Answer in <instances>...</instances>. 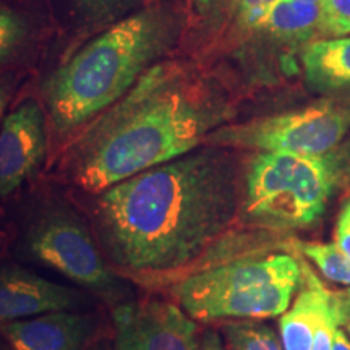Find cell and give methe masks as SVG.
Wrapping results in <instances>:
<instances>
[{
	"label": "cell",
	"mask_w": 350,
	"mask_h": 350,
	"mask_svg": "<svg viewBox=\"0 0 350 350\" xmlns=\"http://www.w3.org/2000/svg\"><path fill=\"white\" fill-rule=\"evenodd\" d=\"M235 211L229 156L195 150L99 193L96 239L119 273L170 274L188 268L213 247Z\"/></svg>",
	"instance_id": "cell-1"
},
{
	"label": "cell",
	"mask_w": 350,
	"mask_h": 350,
	"mask_svg": "<svg viewBox=\"0 0 350 350\" xmlns=\"http://www.w3.org/2000/svg\"><path fill=\"white\" fill-rule=\"evenodd\" d=\"M219 120L180 64L157 62L124 98L90 122L65 156V172L73 185L99 195L195 151Z\"/></svg>",
	"instance_id": "cell-2"
},
{
	"label": "cell",
	"mask_w": 350,
	"mask_h": 350,
	"mask_svg": "<svg viewBox=\"0 0 350 350\" xmlns=\"http://www.w3.org/2000/svg\"><path fill=\"white\" fill-rule=\"evenodd\" d=\"M164 8L126 16L81 47L49 78L46 99L57 135L90 124L124 98L174 39Z\"/></svg>",
	"instance_id": "cell-3"
},
{
	"label": "cell",
	"mask_w": 350,
	"mask_h": 350,
	"mask_svg": "<svg viewBox=\"0 0 350 350\" xmlns=\"http://www.w3.org/2000/svg\"><path fill=\"white\" fill-rule=\"evenodd\" d=\"M301 284V260L291 253H252L187 274L172 297L195 321L281 317Z\"/></svg>",
	"instance_id": "cell-4"
},
{
	"label": "cell",
	"mask_w": 350,
	"mask_h": 350,
	"mask_svg": "<svg viewBox=\"0 0 350 350\" xmlns=\"http://www.w3.org/2000/svg\"><path fill=\"white\" fill-rule=\"evenodd\" d=\"M342 170L334 151L325 156L256 152L245 177V216L262 229H306L326 213Z\"/></svg>",
	"instance_id": "cell-5"
},
{
	"label": "cell",
	"mask_w": 350,
	"mask_h": 350,
	"mask_svg": "<svg viewBox=\"0 0 350 350\" xmlns=\"http://www.w3.org/2000/svg\"><path fill=\"white\" fill-rule=\"evenodd\" d=\"M21 248L39 265L100 299L116 301L125 286L100 250L96 234L70 209L44 211L26 230Z\"/></svg>",
	"instance_id": "cell-6"
},
{
	"label": "cell",
	"mask_w": 350,
	"mask_h": 350,
	"mask_svg": "<svg viewBox=\"0 0 350 350\" xmlns=\"http://www.w3.org/2000/svg\"><path fill=\"white\" fill-rule=\"evenodd\" d=\"M350 130V104L327 103L262 117L214 130L206 138L216 146L255 151L325 156L339 146Z\"/></svg>",
	"instance_id": "cell-7"
},
{
	"label": "cell",
	"mask_w": 350,
	"mask_h": 350,
	"mask_svg": "<svg viewBox=\"0 0 350 350\" xmlns=\"http://www.w3.org/2000/svg\"><path fill=\"white\" fill-rule=\"evenodd\" d=\"M112 321V350H200L198 325L175 301H124Z\"/></svg>",
	"instance_id": "cell-8"
},
{
	"label": "cell",
	"mask_w": 350,
	"mask_h": 350,
	"mask_svg": "<svg viewBox=\"0 0 350 350\" xmlns=\"http://www.w3.org/2000/svg\"><path fill=\"white\" fill-rule=\"evenodd\" d=\"M47 131L41 104L28 99L0 125V200L25 185L46 159Z\"/></svg>",
	"instance_id": "cell-9"
},
{
	"label": "cell",
	"mask_w": 350,
	"mask_h": 350,
	"mask_svg": "<svg viewBox=\"0 0 350 350\" xmlns=\"http://www.w3.org/2000/svg\"><path fill=\"white\" fill-rule=\"evenodd\" d=\"M83 291L49 281L18 265L0 262V325L44 313L83 310Z\"/></svg>",
	"instance_id": "cell-10"
},
{
	"label": "cell",
	"mask_w": 350,
	"mask_h": 350,
	"mask_svg": "<svg viewBox=\"0 0 350 350\" xmlns=\"http://www.w3.org/2000/svg\"><path fill=\"white\" fill-rule=\"evenodd\" d=\"M99 326L93 313L65 310L0 325V336L12 350H86Z\"/></svg>",
	"instance_id": "cell-11"
},
{
	"label": "cell",
	"mask_w": 350,
	"mask_h": 350,
	"mask_svg": "<svg viewBox=\"0 0 350 350\" xmlns=\"http://www.w3.org/2000/svg\"><path fill=\"white\" fill-rule=\"evenodd\" d=\"M338 294L325 287L318 275L301 261V284L294 304L279 318L284 350H312L314 331Z\"/></svg>",
	"instance_id": "cell-12"
},
{
	"label": "cell",
	"mask_w": 350,
	"mask_h": 350,
	"mask_svg": "<svg viewBox=\"0 0 350 350\" xmlns=\"http://www.w3.org/2000/svg\"><path fill=\"white\" fill-rule=\"evenodd\" d=\"M304 75L310 91L339 94L350 91V36L321 39L301 54Z\"/></svg>",
	"instance_id": "cell-13"
},
{
	"label": "cell",
	"mask_w": 350,
	"mask_h": 350,
	"mask_svg": "<svg viewBox=\"0 0 350 350\" xmlns=\"http://www.w3.org/2000/svg\"><path fill=\"white\" fill-rule=\"evenodd\" d=\"M261 28L286 41H306L323 33L321 3L281 0Z\"/></svg>",
	"instance_id": "cell-14"
},
{
	"label": "cell",
	"mask_w": 350,
	"mask_h": 350,
	"mask_svg": "<svg viewBox=\"0 0 350 350\" xmlns=\"http://www.w3.org/2000/svg\"><path fill=\"white\" fill-rule=\"evenodd\" d=\"M221 336L229 350H284L273 327L261 319L226 321Z\"/></svg>",
	"instance_id": "cell-15"
},
{
	"label": "cell",
	"mask_w": 350,
	"mask_h": 350,
	"mask_svg": "<svg viewBox=\"0 0 350 350\" xmlns=\"http://www.w3.org/2000/svg\"><path fill=\"white\" fill-rule=\"evenodd\" d=\"M295 245L326 279L350 287V256L338 245L323 242H297Z\"/></svg>",
	"instance_id": "cell-16"
},
{
	"label": "cell",
	"mask_w": 350,
	"mask_h": 350,
	"mask_svg": "<svg viewBox=\"0 0 350 350\" xmlns=\"http://www.w3.org/2000/svg\"><path fill=\"white\" fill-rule=\"evenodd\" d=\"M350 318V300L349 294H338L334 301L326 310L314 331L312 350H332L336 331L342 325H347Z\"/></svg>",
	"instance_id": "cell-17"
},
{
	"label": "cell",
	"mask_w": 350,
	"mask_h": 350,
	"mask_svg": "<svg viewBox=\"0 0 350 350\" xmlns=\"http://www.w3.org/2000/svg\"><path fill=\"white\" fill-rule=\"evenodd\" d=\"M23 38V21L0 3V62L7 60L16 51Z\"/></svg>",
	"instance_id": "cell-18"
},
{
	"label": "cell",
	"mask_w": 350,
	"mask_h": 350,
	"mask_svg": "<svg viewBox=\"0 0 350 350\" xmlns=\"http://www.w3.org/2000/svg\"><path fill=\"white\" fill-rule=\"evenodd\" d=\"M321 7L325 36L350 34V0H323Z\"/></svg>",
	"instance_id": "cell-19"
},
{
	"label": "cell",
	"mask_w": 350,
	"mask_h": 350,
	"mask_svg": "<svg viewBox=\"0 0 350 350\" xmlns=\"http://www.w3.org/2000/svg\"><path fill=\"white\" fill-rule=\"evenodd\" d=\"M239 2L245 25L261 28L265 21L268 20L269 13L274 10V7L281 0H239Z\"/></svg>",
	"instance_id": "cell-20"
},
{
	"label": "cell",
	"mask_w": 350,
	"mask_h": 350,
	"mask_svg": "<svg viewBox=\"0 0 350 350\" xmlns=\"http://www.w3.org/2000/svg\"><path fill=\"white\" fill-rule=\"evenodd\" d=\"M336 245L350 256V200L344 204L336 224Z\"/></svg>",
	"instance_id": "cell-21"
},
{
	"label": "cell",
	"mask_w": 350,
	"mask_h": 350,
	"mask_svg": "<svg viewBox=\"0 0 350 350\" xmlns=\"http://www.w3.org/2000/svg\"><path fill=\"white\" fill-rule=\"evenodd\" d=\"M200 350H227L222 336L214 329H206L201 332Z\"/></svg>",
	"instance_id": "cell-22"
},
{
	"label": "cell",
	"mask_w": 350,
	"mask_h": 350,
	"mask_svg": "<svg viewBox=\"0 0 350 350\" xmlns=\"http://www.w3.org/2000/svg\"><path fill=\"white\" fill-rule=\"evenodd\" d=\"M12 98V85L7 78H0V125L5 119V111Z\"/></svg>",
	"instance_id": "cell-23"
},
{
	"label": "cell",
	"mask_w": 350,
	"mask_h": 350,
	"mask_svg": "<svg viewBox=\"0 0 350 350\" xmlns=\"http://www.w3.org/2000/svg\"><path fill=\"white\" fill-rule=\"evenodd\" d=\"M332 350H350V339L347 338V334H345V332L340 329V327L338 331H336Z\"/></svg>",
	"instance_id": "cell-24"
},
{
	"label": "cell",
	"mask_w": 350,
	"mask_h": 350,
	"mask_svg": "<svg viewBox=\"0 0 350 350\" xmlns=\"http://www.w3.org/2000/svg\"><path fill=\"white\" fill-rule=\"evenodd\" d=\"M88 350H109V347L104 342H96V344L91 345V347Z\"/></svg>",
	"instance_id": "cell-25"
},
{
	"label": "cell",
	"mask_w": 350,
	"mask_h": 350,
	"mask_svg": "<svg viewBox=\"0 0 350 350\" xmlns=\"http://www.w3.org/2000/svg\"><path fill=\"white\" fill-rule=\"evenodd\" d=\"M0 350H12L10 347H8L7 342H5V339H3L2 336H0Z\"/></svg>",
	"instance_id": "cell-26"
},
{
	"label": "cell",
	"mask_w": 350,
	"mask_h": 350,
	"mask_svg": "<svg viewBox=\"0 0 350 350\" xmlns=\"http://www.w3.org/2000/svg\"><path fill=\"white\" fill-rule=\"evenodd\" d=\"M295 2H306V3H323V0H295Z\"/></svg>",
	"instance_id": "cell-27"
},
{
	"label": "cell",
	"mask_w": 350,
	"mask_h": 350,
	"mask_svg": "<svg viewBox=\"0 0 350 350\" xmlns=\"http://www.w3.org/2000/svg\"><path fill=\"white\" fill-rule=\"evenodd\" d=\"M347 294H349V300H350V291L347 292ZM347 326H349V331H350V318H349V323H347Z\"/></svg>",
	"instance_id": "cell-28"
},
{
	"label": "cell",
	"mask_w": 350,
	"mask_h": 350,
	"mask_svg": "<svg viewBox=\"0 0 350 350\" xmlns=\"http://www.w3.org/2000/svg\"><path fill=\"white\" fill-rule=\"evenodd\" d=\"M94 2H106V0H94Z\"/></svg>",
	"instance_id": "cell-29"
}]
</instances>
